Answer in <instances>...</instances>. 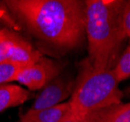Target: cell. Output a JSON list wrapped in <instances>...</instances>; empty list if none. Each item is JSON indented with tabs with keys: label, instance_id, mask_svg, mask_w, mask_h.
Masks as SVG:
<instances>
[{
	"label": "cell",
	"instance_id": "30bf717a",
	"mask_svg": "<svg viewBox=\"0 0 130 122\" xmlns=\"http://www.w3.org/2000/svg\"><path fill=\"white\" fill-rule=\"evenodd\" d=\"M107 122H130V103L109 107Z\"/></svg>",
	"mask_w": 130,
	"mask_h": 122
},
{
	"label": "cell",
	"instance_id": "5bb4252c",
	"mask_svg": "<svg viewBox=\"0 0 130 122\" xmlns=\"http://www.w3.org/2000/svg\"><path fill=\"white\" fill-rule=\"evenodd\" d=\"M63 122H80V121L78 120L76 117H74V116L71 113V115L69 116V117H67Z\"/></svg>",
	"mask_w": 130,
	"mask_h": 122
},
{
	"label": "cell",
	"instance_id": "52a82bcc",
	"mask_svg": "<svg viewBox=\"0 0 130 122\" xmlns=\"http://www.w3.org/2000/svg\"><path fill=\"white\" fill-rule=\"evenodd\" d=\"M71 115L70 103H62L36 112H26L21 117L22 122H63Z\"/></svg>",
	"mask_w": 130,
	"mask_h": 122
},
{
	"label": "cell",
	"instance_id": "7a4b0ae2",
	"mask_svg": "<svg viewBox=\"0 0 130 122\" xmlns=\"http://www.w3.org/2000/svg\"><path fill=\"white\" fill-rule=\"evenodd\" d=\"M126 1L86 0L85 34L89 62L97 71L112 69L125 38L122 15Z\"/></svg>",
	"mask_w": 130,
	"mask_h": 122
},
{
	"label": "cell",
	"instance_id": "8992f818",
	"mask_svg": "<svg viewBox=\"0 0 130 122\" xmlns=\"http://www.w3.org/2000/svg\"><path fill=\"white\" fill-rule=\"evenodd\" d=\"M73 87L74 85L72 82L58 75L44 87L26 112L32 113L62 103L63 101L72 96Z\"/></svg>",
	"mask_w": 130,
	"mask_h": 122
},
{
	"label": "cell",
	"instance_id": "7c38bea8",
	"mask_svg": "<svg viewBox=\"0 0 130 122\" xmlns=\"http://www.w3.org/2000/svg\"><path fill=\"white\" fill-rule=\"evenodd\" d=\"M108 110H109V107L105 109L89 111L87 114L83 116L80 122H107Z\"/></svg>",
	"mask_w": 130,
	"mask_h": 122
},
{
	"label": "cell",
	"instance_id": "9c48e42d",
	"mask_svg": "<svg viewBox=\"0 0 130 122\" xmlns=\"http://www.w3.org/2000/svg\"><path fill=\"white\" fill-rule=\"evenodd\" d=\"M112 71L118 83L130 77V46L116 63Z\"/></svg>",
	"mask_w": 130,
	"mask_h": 122
},
{
	"label": "cell",
	"instance_id": "5b68a950",
	"mask_svg": "<svg viewBox=\"0 0 130 122\" xmlns=\"http://www.w3.org/2000/svg\"><path fill=\"white\" fill-rule=\"evenodd\" d=\"M62 65L51 59L42 56L36 63L23 67L16 81L25 85L29 90H40L59 75Z\"/></svg>",
	"mask_w": 130,
	"mask_h": 122
},
{
	"label": "cell",
	"instance_id": "6da1fadb",
	"mask_svg": "<svg viewBox=\"0 0 130 122\" xmlns=\"http://www.w3.org/2000/svg\"><path fill=\"white\" fill-rule=\"evenodd\" d=\"M9 10L34 36L59 50L76 48L85 34V1L6 0Z\"/></svg>",
	"mask_w": 130,
	"mask_h": 122
},
{
	"label": "cell",
	"instance_id": "2e32d148",
	"mask_svg": "<svg viewBox=\"0 0 130 122\" xmlns=\"http://www.w3.org/2000/svg\"><path fill=\"white\" fill-rule=\"evenodd\" d=\"M18 122H22V121H21V120H20V121H18Z\"/></svg>",
	"mask_w": 130,
	"mask_h": 122
},
{
	"label": "cell",
	"instance_id": "4fadbf2b",
	"mask_svg": "<svg viewBox=\"0 0 130 122\" xmlns=\"http://www.w3.org/2000/svg\"><path fill=\"white\" fill-rule=\"evenodd\" d=\"M122 24L125 35L130 38V1H126L122 15Z\"/></svg>",
	"mask_w": 130,
	"mask_h": 122
},
{
	"label": "cell",
	"instance_id": "ba28073f",
	"mask_svg": "<svg viewBox=\"0 0 130 122\" xmlns=\"http://www.w3.org/2000/svg\"><path fill=\"white\" fill-rule=\"evenodd\" d=\"M31 92L14 84L0 85V112L26 103L28 99L33 97Z\"/></svg>",
	"mask_w": 130,
	"mask_h": 122
},
{
	"label": "cell",
	"instance_id": "8fae6325",
	"mask_svg": "<svg viewBox=\"0 0 130 122\" xmlns=\"http://www.w3.org/2000/svg\"><path fill=\"white\" fill-rule=\"evenodd\" d=\"M23 67L25 66L11 62L0 63V85L10 81H16L18 73Z\"/></svg>",
	"mask_w": 130,
	"mask_h": 122
},
{
	"label": "cell",
	"instance_id": "277c9868",
	"mask_svg": "<svg viewBox=\"0 0 130 122\" xmlns=\"http://www.w3.org/2000/svg\"><path fill=\"white\" fill-rule=\"evenodd\" d=\"M42 56L17 33L6 28L0 29V63L11 62L27 66L36 63Z\"/></svg>",
	"mask_w": 130,
	"mask_h": 122
},
{
	"label": "cell",
	"instance_id": "9a60e30c",
	"mask_svg": "<svg viewBox=\"0 0 130 122\" xmlns=\"http://www.w3.org/2000/svg\"><path fill=\"white\" fill-rule=\"evenodd\" d=\"M128 92H129V93H130V88H129V89H128Z\"/></svg>",
	"mask_w": 130,
	"mask_h": 122
},
{
	"label": "cell",
	"instance_id": "3957f363",
	"mask_svg": "<svg viewBox=\"0 0 130 122\" xmlns=\"http://www.w3.org/2000/svg\"><path fill=\"white\" fill-rule=\"evenodd\" d=\"M122 92L112 69L97 71L89 60L80 65L77 80L69 101L71 113L79 121L89 111L121 103Z\"/></svg>",
	"mask_w": 130,
	"mask_h": 122
}]
</instances>
